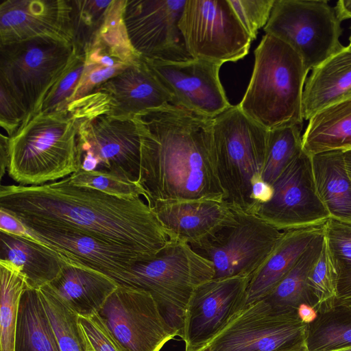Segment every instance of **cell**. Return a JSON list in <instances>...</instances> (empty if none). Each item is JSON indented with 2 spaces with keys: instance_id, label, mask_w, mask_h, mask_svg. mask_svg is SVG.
Returning a JSON list of instances; mask_svg holds the SVG:
<instances>
[{
  "instance_id": "14",
  "label": "cell",
  "mask_w": 351,
  "mask_h": 351,
  "mask_svg": "<svg viewBox=\"0 0 351 351\" xmlns=\"http://www.w3.org/2000/svg\"><path fill=\"white\" fill-rule=\"evenodd\" d=\"M186 0H126L123 21L134 51L143 59L167 62L193 58L179 21Z\"/></svg>"
},
{
  "instance_id": "37",
  "label": "cell",
  "mask_w": 351,
  "mask_h": 351,
  "mask_svg": "<svg viewBox=\"0 0 351 351\" xmlns=\"http://www.w3.org/2000/svg\"><path fill=\"white\" fill-rule=\"evenodd\" d=\"M326 247L339 274L351 271V221L330 217L324 225Z\"/></svg>"
},
{
  "instance_id": "41",
  "label": "cell",
  "mask_w": 351,
  "mask_h": 351,
  "mask_svg": "<svg viewBox=\"0 0 351 351\" xmlns=\"http://www.w3.org/2000/svg\"><path fill=\"white\" fill-rule=\"evenodd\" d=\"M26 117L21 105L5 86L0 83V124L8 137L16 132Z\"/></svg>"
},
{
  "instance_id": "31",
  "label": "cell",
  "mask_w": 351,
  "mask_h": 351,
  "mask_svg": "<svg viewBox=\"0 0 351 351\" xmlns=\"http://www.w3.org/2000/svg\"><path fill=\"white\" fill-rule=\"evenodd\" d=\"M302 125H295L269 130L265 162L261 176L272 186L287 167L302 153Z\"/></svg>"
},
{
  "instance_id": "21",
  "label": "cell",
  "mask_w": 351,
  "mask_h": 351,
  "mask_svg": "<svg viewBox=\"0 0 351 351\" xmlns=\"http://www.w3.org/2000/svg\"><path fill=\"white\" fill-rule=\"evenodd\" d=\"M96 90L106 95L109 112L116 117H134L171 104L169 93L141 57Z\"/></svg>"
},
{
  "instance_id": "23",
  "label": "cell",
  "mask_w": 351,
  "mask_h": 351,
  "mask_svg": "<svg viewBox=\"0 0 351 351\" xmlns=\"http://www.w3.org/2000/svg\"><path fill=\"white\" fill-rule=\"evenodd\" d=\"M63 260L59 275L48 285L77 315L92 316L97 313L119 285L101 272Z\"/></svg>"
},
{
  "instance_id": "17",
  "label": "cell",
  "mask_w": 351,
  "mask_h": 351,
  "mask_svg": "<svg viewBox=\"0 0 351 351\" xmlns=\"http://www.w3.org/2000/svg\"><path fill=\"white\" fill-rule=\"evenodd\" d=\"M143 60L169 93L172 105L211 118L232 106L219 80L221 64L195 58Z\"/></svg>"
},
{
  "instance_id": "38",
  "label": "cell",
  "mask_w": 351,
  "mask_h": 351,
  "mask_svg": "<svg viewBox=\"0 0 351 351\" xmlns=\"http://www.w3.org/2000/svg\"><path fill=\"white\" fill-rule=\"evenodd\" d=\"M308 351H338L351 346V322H331L313 332L306 338Z\"/></svg>"
},
{
  "instance_id": "22",
  "label": "cell",
  "mask_w": 351,
  "mask_h": 351,
  "mask_svg": "<svg viewBox=\"0 0 351 351\" xmlns=\"http://www.w3.org/2000/svg\"><path fill=\"white\" fill-rule=\"evenodd\" d=\"M326 221L283 231L270 256L250 277L245 306L263 299L274 289L311 241L324 231Z\"/></svg>"
},
{
  "instance_id": "42",
  "label": "cell",
  "mask_w": 351,
  "mask_h": 351,
  "mask_svg": "<svg viewBox=\"0 0 351 351\" xmlns=\"http://www.w3.org/2000/svg\"><path fill=\"white\" fill-rule=\"evenodd\" d=\"M0 231L33 239L27 226L19 218L1 208Z\"/></svg>"
},
{
  "instance_id": "25",
  "label": "cell",
  "mask_w": 351,
  "mask_h": 351,
  "mask_svg": "<svg viewBox=\"0 0 351 351\" xmlns=\"http://www.w3.org/2000/svg\"><path fill=\"white\" fill-rule=\"evenodd\" d=\"M0 259L11 262L25 276L29 288L38 289L59 275L64 260L36 240L0 231Z\"/></svg>"
},
{
  "instance_id": "12",
  "label": "cell",
  "mask_w": 351,
  "mask_h": 351,
  "mask_svg": "<svg viewBox=\"0 0 351 351\" xmlns=\"http://www.w3.org/2000/svg\"><path fill=\"white\" fill-rule=\"evenodd\" d=\"M308 325L297 311L277 308L263 299L245 306L206 347L212 351H278L305 339Z\"/></svg>"
},
{
  "instance_id": "50",
  "label": "cell",
  "mask_w": 351,
  "mask_h": 351,
  "mask_svg": "<svg viewBox=\"0 0 351 351\" xmlns=\"http://www.w3.org/2000/svg\"><path fill=\"white\" fill-rule=\"evenodd\" d=\"M338 351H351V346L349 348H344L343 350H338Z\"/></svg>"
},
{
  "instance_id": "19",
  "label": "cell",
  "mask_w": 351,
  "mask_h": 351,
  "mask_svg": "<svg viewBox=\"0 0 351 351\" xmlns=\"http://www.w3.org/2000/svg\"><path fill=\"white\" fill-rule=\"evenodd\" d=\"M70 0H3L0 3V45L37 37L73 43Z\"/></svg>"
},
{
  "instance_id": "36",
  "label": "cell",
  "mask_w": 351,
  "mask_h": 351,
  "mask_svg": "<svg viewBox=\"0 0 351 351\" xmlns=\"http://www.w3.org/2000/svg\"><path fill=\"white\" fill-rule=\"evenodd\" d=\"M85 64L86 53L80 51L46 95L34 114L49 113L66 108L81 80Z\"/></svg>"
},
{
  "instance_id": "8",
  "label": "cell",
  "mask_w": 351,
  "mask_h": 351,
  "mask_svg": "<svg viewBox=\"0 0 351 351\" xmlns=\"http://www.w3.org/2000/svg\"><path fill=\"white\" fill-rule=\"evenodd\" d=\"M0 45V83L21 105L26 118L35 114L55 83L82 51L73 43L52 37Z\"/></svg>"
},
{
  "instance_id": "28",
  "label": "cell",
  "mask_w": 351,
  "mask_h": 351,
  "mask_svg": "<svg viewBox=\"0 0 351 351\" xmlns=\"http://www.w3.org/2000/svg\"><path fill=\"white\" fill-rule=\"evenodd\" d=\"M15 351H60L38 289L27 288L21 296Z\"/></svg>"
},
{
  "instance_id": "30",
  "label": "cell",
  "mask_w": 351,
  "mask_h": 351,
  "mask_svg": "<svg viewBox=\"0 0 351 351\" xmlns=\"http://www.w3.org/2000/svg\"><path fill=\"white\" fill-rule=\"evenodd\" d=\"M0 351H15L19 306L28 287L25 276L10 261L0 259Z\"/></svg>"
},
{
  "instance_id": "16",
  "label": "cell",
  "mask_w": 351,
  "mask_h": 351,
  "mask_svg": "<svg viewBox=\"0 0 351 351\" xmlns=\"http://www.w3.org/2000/svg\"><path fill=\"white\" fill-rule=\"evenodd\" d=\"M271 186V197L258 204L255 214L278 229L322 223L330 217L316 191L311 156L304 151Z\"/></svg>"
},
{
  "instance_id": "32",
  "label": "cell",
  "mask_w": 351,
  "mask_h": 351,
  "mask_svg": "<svg viewBox=\"0 0 351 351\" xmlns=\"http://www.w3.org/2000/svg\"><path fill=\"white\" fill-rule=\"evenodd\" d=\"M60 351H86L77 322L78 315L70 309L48 285L38 289Z\"/></svg>"
},
{
  "instance_id": "4",
  "label": "cell",
  "mask_w": 351,
  "mask_h": 351,
  "mask_svg": "<svg viewBox=\"0 0 351 351\" xmlns=\"http://www.w3.org/2000/svg\"><path fill=\"white\" fill-rule=\"evenodd\" d=\"M254 65L240 110L267 130L303 125L302 96L309 71L298 54L265 34L254 51Z\"/></svg>"
},
{
  "instance_id": "18",
  "label": "cell",
  "mask_w": 351,
  "mask_h": 351,
  "mask_svg": "<svg viewBox=\"0 0 351 351\" xmlns=\"http://www.w3.org/2000/svg\"><path fill=\"white\" fill-rule=\"evenodd\" d=\"M32 238L62 258L104 274L119 286L127 287L135 263L146 260L139 254L71 228L26 226Z\"/></svg>"
},
{
  "instance_id": "2",
  "label": "cell",
  "mask_w": 351,
  "mask_h": 351,
  "mask_svg": "<svg viewBox=\"0 0 351 351\" xmlns=\"http://www.w3.org/2000/svg\"><path fill=\"white\" fill-rule=\"evenodd\" d=\"M141 132L138 184L158 201H224L213 154V118L172 104L134 117Z\"/></svg>"
},
{
  "instance_id": "48",
  "label": "cell",
  "mask_w": 351,
  "mask_h": 351,
  "mask_svg": "<svg viewBox=\"0 0 351 351\" xmlns=\"http://www.w3.org/2000/svg\"><path fill=\"white\" fill-rule=\"evenodd\" d=\"M306 338L298 341V343L287 347L286 348L278 350V351H308L306 345ZM199 351H212L207 347H204Z\"/></svg>"
},
{
  "instance_id": "9",
  "label": "cell",
  "mask_w": 351,
  "mask_h": 351,
  "mask_svg": "<svg viewBox=\"0 0 351 351\" xmlns=\"http://www.w3.org/2000/svg\"><path fill=\"white\" fill-rule=\"evenodd\" d=\"M343 21L326 0H275L263 29L292 48L310 71L345 47Z\"/></svg>"
},
{
  "instance_id": "40",
  "label": "cell",
  "mask_w": 351,
  "mask_h": 351,
  "mask_svg": "<svg viewBox=\"0 0 351 351\" xmlns=\"http://www.w3.org/2000/svg\"><path fill=\"white\" fill-rule=\"evenodd\" d=\"M77 322L86 351H123L97 313L92 316L78 315Z\"/></svg>"
},
{
  "instance_id": "47",
  "label": "cell",
  "mask_w": 351,
  "mask_h": 351,
  "mask_svg": "<svg viewBox=\"0 0 351 351\" xmlns=\"http://www.w3.org/2000/svg\"><path fill=\"white\" fill-rule=\"evenodd\" d=\"M335 5L344 21L351 19V0H339Z\"/></svg>"
},
{
  "instance_id": "34",
  "label": "cell",
  "mask_w": 351,
  "mask_h": 351,
  "mask_svg": "<svg viewBox=\"0 0 351 351\" xmlns=\"http://www.w3.org/2000/svg\"><path fill=\"white\" fill-rule=\"evenodd\" d=\"M339 274L325 243L321 254L311 268L306 280L313 306L318 312L335 308Z\"/></svg>"
},
{
  "instance_id": "43",
  "label": "cell",
  "mask_w": 351,
  "mask_h": 351,
  "mask_svg": "<svg viewBox=\"0 0 351 351\" xmlns=\"http://www.w3.org/2000/svg\"><path fill=\"white\" fill-rule=\"evenodd\" d=\"M335 307L351 313V271L339 276Z\"/></svg>"
},
{
  "instance_id": "44",
  "label": "cell",
  "mask_w": 351,
  "mask_h": 351,
  "mask_svg": "<svg viewBox=\"0 0 351 351\" xmlns=\"http://www.w3.org/2000/svg\"><path fill=\"white\" fill-rule=\"evenodd\" d=\"M272 193V186L262 180L256 181L253 184L252 197L256 205V210L258 204L270 199Z\"/></svg>"
},
{
  "instance_id": "51",
  "label": "cell",
  "mask_w": 351,
  "mask_h": 351,
  "mask_svg": "<svg viewBox=\"0 0 351 351\" xmlns=\"http://www.w3.org/2000/svg\"><path fill=\"white\" fill-rule=\"evenodd\" d=\"M349 45H351V27H350V35L349 36Z\"/></svg>"
},
{
  "instance_id": "46",
  "label": "cell",
  "mask_w": 351,
  "mask_h": 351,
  "mask_svg": "<svg viewBox=\"0 0 351 351\" xmlns=\"http://www.w3.org/2000/svg\"><path fill=\"white\" fill-rule=\"evenodd\" d=\"M297 314L300 319L307 324L313 322L317 317V311L310 304L303 303L297 308Z\"/></svg>"
},
{
  "instance_id": "26",
  "label": "cell",
  "mask_w": 351,
  "mask_h": 351,
  "mask_svg": "<svg viewBox=\"0 0 351 351\" xmlns=\"http://www.w3.org/2000/svg\"><path fill=\"white\" fill-rule=\"evenodd\" d=\"M311 161L316 191L330 217L351 221V180L344 151L319 153Z\"/></svg>"
},
{
  "instance_id": "35",
  "label": "cell",
  "mask_w": 351,
  "mask_h": 351,
  "mask_svg": "<svg viewBox=\"0 0 351 351\" xmlns=\"http://www.w3.org/2000/svg\"><path fill=\"white\" fill-rule=\"evenodd\" d=\"M69 181L77 186L88 187L108 195L125 199H134L145 193L138 181L119 175L101 171H87L80 169L68 176Z\"/></svg>"
},
{
  "instance_id": "15",
  "label": "cell",
  "mask_w": 351,
  "mask_h": 351,
  "mask_svg": "<svg viewBox=\"0 0 351 351\" xmlns=\"http://www.w3.org/2000/svg\"><path fill=\"white\" fill-rule=\"evenodd\" d=\"M250 277L213 278L194 289L185 311L180 338L185 351L206 346L245 306Z\"/></svg>"
},
{
  "instance_id": "27",
  "label": "cell",
  "mask_w": 351,
  "mask_h": 351,
  "mask_svg": "<svg viewBox=\"0 0 351 351\" xmlns=\"http://www.w3.org/2000/svg\"><path fill=\"white\" fill-rule=\"evenodd\" d=\"M308 121L302 134L306 154L351 149V98L322 109Z\"/></svg>"
},
{
  "instance_id": "5",
  "label": "cell",
  "mask_w": 351,
  "mask_h": 351,
  "mask_svg": "<svg viewBox=\"0 0 351 351\" xmlns=\"http://www.w3.org/2000/svg\"><path fill=\"white\" fill-rule=\"evenodd\" d=\"M71 104L79 114L77 148L80 169L138 181L141 132L135 118L110 114L108 99L99 90Z\"/></svg>"
},
{
  "instance_id": "10",
  "label": "cell",
  "mask_w": 351,
  "mask_h": 351,
  "mask_svg": "<svg viewBox=\"0 0 351 351\" xmlns=\"http://www.w3.org/2000/svg\"><path fill=\"white\" fill-rule=\"evenodd\" d=\"M179 27L193 58L221 65L244 58L252 42L228 0H186Z\"/></svg>"
},
{
  "instance_id": "20",
  "label": "cell",
  "mask_w": 351,
  "mask_h": 351,
  "mask_svg": "<svg viewBox=\"0 0 351 351\" xmlns=\"http://www.w3.org/2000/svg\"><path fill=\"white\" fill-rule=\"evenodd\" d=\"M149 207L174 239L191 247L211 239L236 220L234 210L224 201H158Z\"/></svg>"
},
{
  "instance_id": "3",
  "label": "cell",
  "mask_w": 351,
  "mask_h": 351,
  "mask_svg": "<svg viewBox=\"0 0 351 351\" xmlns=\"http://www.w3.org/2000/svg\"><path fill=\"white\" fill-rule=\"evenodd\" d=\"M78 112L72 104L26 118L8 137V176L20 185L36 186L78 171Z\"/></svg>"
},
{
  "instance_id": "11",
  "label": "cell",
  "mask_w": 351,
  "mask_h": 351,
  "mask_svg": "<svg viewBox=\"0 0 351 351\" xmlns=\"http://www.w3.org/2000/svg\"><path fill=\"white\" fill-rule=\"evenodd\" d=\"M232 209L234 223L211 239L192 247L213 263V278L250 277L268 258L283 234L282 230L256 214Z\"/></svg>"
},
{
  "instance_id": "33",
  "label": "cell",
  "mask_w": 351,
  "mask_h": 351,
  "mask_svg": "<svg viewBox=\"0 0 351 351\" xmlns=\"http://www.w3.org/2000/svg\"><path fill=\"white\" fill-rule=\"evenodd\" d=\"M73 44L84 51L93 44L112 0H70Z\"/></svg>"
},
{
  "instance_id": "13",
  "label": "cell",
  "mask_w": 351,
  "mask_h": 351,
  "mask_svg": "<svg viewBox=\"0 0 351 351\" xmlns=\"http://www.w3.org/2000/svg\"><path fill=\"white\" fill-rule=\"evenodd\" d=\"M97 314L123 351H160L176 336L142 289L118 286Z\"/></svg>"
},
{
  "instance_id": "1",
  "label": "cell",
  "mask_w": 351,
  "mask_h": 351,
  "mask_svg": "<svg viewBox=\"0 0 351 351\" xmlns=\"http://www.w3.org/2000/svg\"><path fill=\"white\" fill-rule=\"evenodd\" d=\"M0 208L25 226L71 228L131 250L146 260L174 239L141 197L125 199L62 180L1 185Z\"/></svg>"
},
{
  "instance_id": "29",
  "label": "cell",
  "mask_w": 351,
  "mask_h": 351,
  "mask_svg": "<svg viewBox=\"0 0 351 351\" xmlns=\"http://www.w3.org/2000/svg\"><path fill=\"white\" fill-rule=\"evenodd\" d=\"M324 243V230L311 241L291 269L263 299L281 309L297 311L303 303L313 306L306 280L311 268L321 254Z\"/></svg>"
},
{
  "instance_id": "45",
  "label": "cell",
  "mask_w": 351,
  "mask_h": 351,
  "mask_svg": "<svg viewBox=\"0 0 351 351\" xmlns=\"http://www.w3.org/2000/svg\"><path fill=\"white\" fill-rule=\"evenodd\" d=\"M8 136L1 134L0 138V180L3 179L8 166Z\"/></svg>"
},
{
  "instance_id": "7",
  "label": "cell",
  "mask_w": 351,
  "mask_h": 351,
  "mask_svg": "<svg viewBox=\"0 0 351 351\" xmlns=\"http://www.w3.org/2000/svg\"><path fill=\"white\" fill-rule=\"evenodd\" d=\"M214 276L211 261L187 243L173 239L152 258L134 265L126 287L150 293L169 326L181 337L194 289Z\"/></svg>"
},
{
  "instance_id": "24",
  "label": "cell",
  "mask_w": 351,
  "mask_h": 351,
  "mask_svg": "<svg viewBox=\"0 0 351 351\" xmlns=\"http://www.w3.org/2000/svg\"><path fill=\"white\" fill-rule=\"evenodd\" d=\"M351 98V45L311 70L302 96V114L308 120L322 109Z\"/></svg>"
},
{
  "instance_id": "39",
  "label": "cell",
  "mask_w": 351,
  "mask_h": 351,
  "mask_svg": "<svg viewBox=\"0 0 351 351\" xmlns=\"http://www.w3.org/2000/svg\"><path fill=\"white\" fill-rule=\"evenodd\" d=\"M241 25L252 40L264 27L271 14L275 0H228Z\"/></svg>"
},
{
  "instance_id": "49",
  "label": "cell",
  "mask_w": 351,
  "mask_h": 351,
  "mask_svg": "<svg viewBox=\"0 0 351 351\" xmlns=\"http://www.w3.org/2000/svg\"><path fill=\"white\" fill-rule=\"evenodd\" d=\"M344 158L346 169L351 180V149L344 152Z\"/></svg>"
},
{
  "instance_id": "6",
  "label": "cell",
  "mask_w": 351,
  "mask_h": 351,
  "mask_svg": "<svg viewBox=\"0 0 351 351\" xmlns=\"http://www.w3.org/2000/svg\"><path fill=\"white\" fill-rule=\"evenodd\" d=\"M269 130L232 106L213 118V154L219 180L231 208L254 213L252 186L262 180Z\"/></svg>"
}]
</instances>
